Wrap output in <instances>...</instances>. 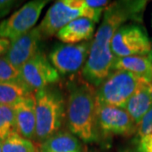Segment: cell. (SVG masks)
<instances>
[{
	"mask_svg": "<svg viewBox=\"0 0 152 152\" xmlns=\"http://www.w3.org/2000/svg\"><path fill=\"white\" fill-rule=\"evenodd\" d=\"M2 152H40V147L14 132L2 142Z\"/></svg>",
	"mask_w": 152,
	"mask_h": 152,
	"instance_id": "18",
	"label": "cell"
},
{
	"mask_svg": "<svg viewBox=\"0 0 152 152\" xmlns=\"http://www.w3.org/2000/svg\"><path fill=\"white\" fill-rule=\"evenodd\" d=\"M145 4V1H116L105 8L82 69L83 80L89 85L97 88L113 71L116 57L111 50V42L114 34L125 22L140 19Z\"/></svg>",
	"mask_w": 152,
	"mask_h": 152,
	"instance_id": "1",
	"label": "cell"
},
{
	"mask_svg": "<svg viewBox=\"0 0 152 152\" xmlns=\"http://www.w3.org/2000/svg\"><path fill=\"white\" fill-rule=\"evenodd\" d=\"M95 27V22L86 17H80L62 28L56 36L64 43H81L91 40Z\"/></svg>",
	"mask_w": 152,
	"mask_h": 152,
	"instance_id": "13",
	"label": "cell"
},
{
	"mask_svg": "<svg viewBox=\"0 0 152 152\" xmlns=\"http://www.w3.org/2000/svg\"><path fill=\"white\" fill-rule=\"evenodd\" d=\"M152 134V107L137 124V134L139 139Z\"/></svg>",
	"mask_w": 152,
	"mask_h": 152,
	"instance_id": "21",
	"label": "cell"
},
{
	"mask_svg": "<svg viewBox=\"0 0 152 152\" xmlns=\"http://www.w3.org/2000/svg\"><path fill=\"white\" fill-rule=\"evenodd\" d=\"M144 84L150 83L128 71L114 70L96 88V102L124 108L129 98Z\"/></svg>",
	"mask_w": 152,
	"mask_h": 152,
	"instance_id": "5",
	"label": "cell"
},
{
	"mask_svg": "<svg viewBox=\"0 0 152 152\" xmlns=\"http://www.w3.org/2000/svg\"><path fill=\"white\" fill-rule=\"evenodd\" d=\"M15 132L27 140H34L36 134V101L32 93L14 104Z\"/></svg>",
	"mask_w": 152,
	"mask_h": 152,
	"instance_id": "12",
	"label": "cell"
},
{
	"mask_svg": "<svg viewBox=\"0 0 152 152\" xmlns=\"http://www.w3.org/2000/svg\"><path fill=\"white\" fill-rule=\"evenodd\" d=\"M59 80V73L40 50L20 68V80L32 93L51 86Z\"/></svg>",
	"mask_w": 152,
	"mask_h": 152,
	"instance_id": "6",
	"label": "cell"
},
{
	"mask_svg": "<svg viewBox=\"0 0 152 152\" xmlns=\"http://www.w3.org/2000/svg\"><path fill=\"white\" fill-rule=\"evenodd\" d=\"M31 94L20 80L0 82V105L13 106Z\"/></svg>",
	"mask_w": 152,
	"mask_h": 152,
	"instance_id": "17",
	"label": "cell"
},
{
	"mask_svg": "<svg viewBox=\"0 0 152 152\" xmlns=\"http://www.w3.org/2000/svg\"><path fill=\"white\" fill-rule=\"evenodd\" d=\"M35 94L36 134L38 143H43L61 129L66 118V103L62 93L48 86Z\"/></svg>",
	"mask_w": 152,
	"mask_h": 152,
	"instance_id": "3",
	"label": "cell"
},
{
	"mask_svg": "<svg viewBox=\"0 0 152 152\" xmlns=\"http://www.w3.org/2000/svg\"><path fill=\"white\" fill-rule=\"evenodd\" d=\"M66 119L69 130L85 143L100 138L96 116V91L84 81L71 84L66 102Z\"/></svg>",
	"mask_w": 152,
	"mask_h": 152,
	"instance_id": "2",
	"label": "cell"
},
{
	"mask_svg": "<svg viewBox=\"0 0 152 152\" xmlns=\"http://www.w3.org/2000/svg\"><path fill=\"white\" fill-rule=\"evenodd\" d=\"M0 152H2V142L0 141Z\"/></svg>",
	"mask_w": 152,
	"mask_h": 152,
	"instance_id": "28",
	"label": "cell"
},
{
	"mask_svg": "<svg viewBox=\"0 0 152 152\" xmlns=\"http://www.w3.org/2000/svg\"><path fill=\"white\" fill-rule=\"evenodd\" d=\"M114 70H124L152 84V60L150 56H130L116 58Z\"/></svg>",
	"mask_w": 152,
	"mask_h": 152,
	"instance_id": "14",
	"label": "cell"
},
{
	"mask_svg": "<svg viewBox=\"0 0 152 152\" xmlns=\"http://www.w3.org/2000/svg\"><path fill=\"white\" fill-rule=\"evenodd\" d=\"M87 5L93 9H102L104 10V7L108 6L109 1L107 0H86Z\"/></svg>",
	"mask_w": 152,
	"mask_h": 152,
	"instance_id": "24",
	"label": "cell"
},
{
	"mask_svg": "<svg viewBox=\"0 0 152 152\" xmlns=\"http://www.w3.org/2000/svg\"><path fill=\"white\" fill-rule=\"evenodd\" d=\"M10 43L11 42L9 39L0 38V57H2L3 55L4 56L6 54V53L10 48Z\"/></svg>",
	"mask_w": 152,
	"mask_h": 152,
	"instance_id": "25",
	"label": "cell"
},
{
	"mask_svg": "<svg viewBox=\"0 0 152 152\" xmlns=\"http://www.w3.org/2000/svg\"><path fill=\"white\" fill-rule=\"evenodd\" d=\"M149 92H150V95H151V97L152 100V84L149 87Z\"/></svg>",
	"mask_w": 152,
	"mask_h": 152,
	"instance_id": "27",
	"label": "cell"
},
{
	"mask_svg": "<svg viewBox=\"0 0 152 152\" xmlns=\"http://www.w3.org/2000/svg\"><path fill=\"white\" fill-rule=\"evenodd\" d=\"M20 80V69L6 59L4 56L0 57V82Z\"/></svg>",
	"mask_w": 152,
	"mask_h": 152,
	"instance_id": "20",
	"label": "cell"
},
{
	"mask_svg": "<svg viewBox=\"0 0 152 152\" xmlns=\"http://www.w3.org/2000/svg\"><path fill=\"white\" fill-rule=\"evenodd\" d=\"M91 40L78 44H60L50 52L49 61L64 75H73L83 69L86 63Z\"/></svg>",
	"mask_w": 152,
	"mask_h": 152,
	"instance_id": "10",
	"label": "cell"
},
{
	"mask_svg": "<svg viewBox=\"0 0 152 152\" xmlns=\"http://www.w3.org/2000/svg\"><path fill=\"white\" fill-rule=\"evenodd\" d=\"M79 139L69 130H59L41 144L40 152H81Z\"/></svg>",
	"mask_w": 152,
	"mask_h": 152,
	"instance_id": "15",
	"label": "cell"
},
{
	"mask_svg": "<svg viewBox=\"0 0 152 152\" xmlns=\"http://www.w3.org/2000/svg\"><path fill=\"white\" fill-rule=\"evenodd\" d=\"M119 152H138L137 150H134V149H131V148H126V149H124L122 151H120Z\"/></svg>",
	"mask_w": 152,
	"mask_h": 152,
	"instance_id": "26",
	"label": "cell"
},
{
	"mask_svg": "<svg viewBox=\"0 0 152 152\" xmlns=\"http://www.w3.org/2000/svg\"><path fill=\"white\" fill-rule=\"evenodd\" d=\"M96 116L99 134L129 137L137 133V124L123 107L96 102Z\"/></svg>",
	"mask_w": 152,
	"mask_h": 152,
	"instance_id": "9",
	"label": "cell"
},
{
	"mask_svg": "<svg viewBox=\"0 0 152 152\" xmlns=\"http://www.w3.org/2000/svg\"><path fill=\"white\" fill-rule=\"evenodd\" d=\"M150 57H151V58L152 60V48H151V55H150Z\"/></svg>",
	"mask_w": 152,
	"mask_h": 152,
	"instance_id": "29",
	"label": "cell"
},
{
	"mask_svg": "<svg viewBox=\"0 0 152 152\" xmlns=\"http://www.w3.org/2000/svg\"><path fill=\"white\" fill-rule=\"evenodd\" d=\"M15 132V111L12 106L0 105V141Z\"/></svg>",
	"mask_w": 152,
	"mask_h": 152,
	"instance_id": "19",
	"label": "cell"
},
{
	"mask_svg": "<svg viewBox=\"0 0 152 152\" xmlns=\"http://www.w3.org/2000/svg\"><path fill=\"white\" fill-rule=\"evenodd\" d=\"M17 1L13 0H0V19L10 14L12 9L16 5Z\"/></svg>",
	"mask_w": 152,
	"mask_h": 152,
	"instance_id": "23",
	"label": "cell"
},
{
	"mask_svg": "<svg viewBox=\"0 0 152 152\" xmlns=\"http://www.w3.org/2000/svg\"><path fill=\"white\" fill-rule=\"evenodd\" d=\"M111 50L116 58L147 56L151 51V43L141 26L123 25L114 34Z\"/></svg>",
	"mask_w": 152,
	"mask_h": 152,
	"instance_id": "7",
	"label": "cell"
},
{
	"mask_svg": "<svg viewBox=\"0 0 152 152\" xmlns=\"http://www.w3.org/2000/svg\"><path fill=\"white\" fill-rule=\"evenodd\" d=\"M46 0H33L24 4L13 15L0 22V38L13 41L34 28L45 5Z\"/></svg>",
	"mask_w": 152,
	"mask_h": 152,
	"instance_id": "8",
	"label": "cell"
},
{
	"mask_svg": "<svg viewBox=\"0 0 152 152\" xmlns=\"http://www.w3.org/2000/svg\"><path fill=\"white\" fill-rule=\"evenodd\" d=\"M42 38V36L38 26L34 27L20 37L11 41L10 48L4 58L11 64L20 69L39 51Z\"/></svg>",
	"mask_w": 152,
	"mask_h": 152,
	"instance_id": "11",
	"label": "cell"
},
{
	"mask_svg": "<svg viewBox=\"0 0 152 152\" xmlns=\"http://www.w3.org/2000/svg\"><path fill=\"white\" fill-rule=\"evenodd\" d=\"M137 151L152 152V134L139 139Z\"/></svg>",
	"mask_w": 152,
	"mask_h": 152,
	"instance_id": "22",
	"label": "cell"
},
{
	"mask_svg": "<svg viewBox=\"0 0 152 152\" xmlns=\"http://www.w3.org/2000/svg\"><path fill=\"white\" fill-rule=\"evenodd\" d=\"M104 10L91 8L87 5L86 0L57 1L49 8L38 28L42 38L51 37L69 23L80 17L98 23Z\"/></svg>",
	"mask_w": 152,
	"mask_h": 152,
	"instance_id": "4",
	"label": "cell"
},
{
	"mask_svg": "<svg viewBox=\"0 0 152 152\" xmlns=\"http://www.w3.org/2000/svg\"><path fill=\"white\" fill-rule=\"evenodd\" d=\"M150 86V84H144L139 87L124 107L136 124L141 121L152 107V100L149 92Z\"/></svg>",
	"mask_w": 152,
	"mask_h": 152,
	"instance_id": "16",
	"label": "cell"
}]
</instances>
